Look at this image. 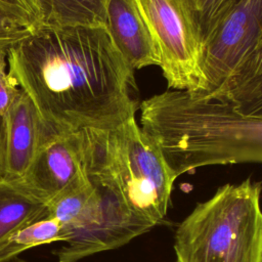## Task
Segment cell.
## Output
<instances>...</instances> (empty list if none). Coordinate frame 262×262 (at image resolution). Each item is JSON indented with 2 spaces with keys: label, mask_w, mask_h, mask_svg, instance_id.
<instances>
[{
  "label": "cell",
  "mask_w": 262,
  "mask_h": 262,
  "mask_svg": "<svg viewBox=\"0 0 262 262\" xmlns=\"http://www.w3.org/2000/svg\"><path fill=\"white\" fill-rule=\"evenodd\" d=\"M7 66L55 132L115 128L139 107L134 71L103 26H40L7 50Z\"/></svg>",
  "instance_id": "cell-1"
},
{
  "label": "cell",
  "mask_w": 262,
  "mask_h": 262,
  "mask_svg": "<svg viewBox=\"0 0 262 262\" xmlns=\"http://www.w3.org/2000/svg\"><path fill=\"white\" fill-rule=\"evenodd\" d=\"M139 110L141 132L175 178L205 166L262 161V114L176 89L152 95Z\"/></svg>",
  "instance_id": "cell-2"
},
{
  "label": "cell",
  "mask_w": 262,
  "mask_h": 262,
  "mask_svg": "<svg viewBox=\"0 0 262 262\" xmlns=\"http://www.w3.org/2000/svg\"><path fill=\"white\" fill-rule=\"evenodd\" d=\"M89 179L118 191L154 226L167 214L175 177L135 117L111 129H82Z\"/></svg>",
  "instance_id": "cell-3"
},
{
  "label": "cell",
  "mask_w": 262,
  "mask_h": 262,
  "mask_svg": "<svg viewBox=\"0 0 262 262\" xmlns=\"http://www.w3.org/2000/svg\"><path fill=\"white\" fill-rule=\"evenodd\" d=\"M260 194L248 178L196 204L175 231L176 262H262Z\"/></svg>",
  "instance_id": "cell-4"
},
{
  "label": "cell",
  "mask_w": 262,
  "mask_h": 262,
  "mask_svg": "<svg viewBox=\"0 0 262 262\" xmlns=\"http://www.w3.org/2000/svg\"><path fill=\"white\" fill-rule=\"evenodd\" d=\"M192 94L262 114V0H239L200 46Z\"/></svg>",
  "instance_id": "cell-5"
},
{
  "label": "cell",
  "mask_w": 262,
  "mask_h": 262,
  "mask_svg": "<svg viewBox=\"0 0 262 262\" xmlns=\"http://www.w3.org/2000/svg\"><path fill=\"white\" fill-rule=\"evenodd\" d=\"M157 45L160 68L168 86L194 92L201 76L198 67L200 46L178 0H135Z\"/></svg>",
  "instance_id": "cell-6"
},
{
  "label": "cell",
  "mask_w": 262,
  "mask_h": 262,
  "mask_svg": "<svg viewBox=\"0 0 262 262\" xmlns=\"http://www.w3.org/2000/svg\"><path fill=\"white\" fill-rule=\"evenodd\" d=\"M90 181L99 193L97 215L89 225L72 232L66 246L54 252L57 262H79L88 256L120 248L155 227L135 213L114 188Z\"/></svg>",
  "instance_id": "cell-7"
},
{
  "label": "cell",
  "mask_w": 262,
  "mask_h": 262,
  "mask_svg": "<svg viewBox=\"0 0 262 262\" xmlns=\"http://www.w3.org/2000/svg\"><path fill=\"white\" fill-rule=\"evenodd\" d=\"M84 174L83 130L55 132L48 129L29 169L18 181L31 195L46 204Z\"/></svg>",
  "instance_id": "cell-8"
},
{
  "label": "cell",
  "mask_w": 262,
  "mask_h": 262,
  "mask_svg": "<svg viewBox=\"0 0 262 262\" xmlns=\"http://www.w3.org/2000/svg\"><path fill=\"white\" fill-rule=\"evenodd\" d=\"M5 168L8 180H20L47 132L29 95L20 89L4 115Z\"/></svg>",
  "instance_id": "cell-9"
},
{
  "label": "cell",
  "mask_w": 262,
  "mask_h": 262,
  "mask_svg": "<svg viewBox=\"0 0 262 262\" xmlns=\"http://www.w3.org/2000/svg\"><path fill=\"white\" fill-rule=\"evenodd\" d=\"M104 27L114 45L133 71L160 66L157 45L135 0H107Z\"/></svg>",
  "instance_id": "cell-10"
},
{
  "label": "cell",
  "mask_w": 262,
  "mask_h": 262,
  "mask_svg": "<svg viewBox=\"0 0 262 262\" xmlns=\"http://www.w3.org/2000/svg\"><path fill=\"white\" fill-rule=\"evenodd\" d=\"M98 206V191L86 173L46 203V216L55 219L60 224L66 242L72 232L93 221Z\"/></svg>",
  "instance_id": "cell-11"
},
{
  "label": "cell",
  "mask_w": 262,
  "mask_h": 262,
  "mask_svg": "<svg viewBox=\"0 0 262 262\" xmlns=\"http://www.w3.org/2000/svg\"><path fill=\"white\" fill-rule=\"evenodd\" d=\"M46 216V204L31 195L19 181L0 180V242L26 223Z\"/></svg>",
  "instance_id": "cell-12"
},
{
  "label": "cell",
  "mask_w": 262,
  "mask_h": 262,
  "mask_svg": "<svg viewBox=\"0 0 262 262\" xmlns=\"http://www.w3.org/2000/svg\"><path fill=\"white\" fill-rule=\"evenodd\" d=\"M41 26H103L107 0H35Z\"/></svg>",
  "instance_id": "cell-13"
},
{
  "label": "cell",
  "mask_w": 262,
  "mask_h": 262,
  "mask_svg": "<svg viewBox=\"0 0 262 262\" xmlns=\"http://www.w3.org/2000/svg\"><path fill=\"white\" fill-rule=\"evenodd\" d=\"M64 242L60 224L44 216L18 227L0 242V262H8L20 253L53 242Z\"/></svg>",
  "instance_id": "cell-14"
},
{
  "label": "cell",
  "mask_w": 262,
  "mask_h": 262,
  "mask_svg": "<svg viewBox=\"0 0 262 262\" xmlns=\"http://www.w3.org/2000/svg\"><path fill=\"white\" fill-rule=\"evenodd\" d=\"M194 32L199 46L226 12L239 0H178Z\"/></svg>",
  "instance_id": "cell-15"
},
{
  "label": "cell",
  "mask_w": 262,
  "mask_h": 262,
  "mask_svg": "<svg viewBox=\"0 0 262 262\" xmlns=\"http://www.w3.org/2000/svg\"><path fill=\"white\" fill-rule=\"evenodd\" d=\"M35 29L28 20L0 8V50H8Z\"/></svg>",
  "instance_id": "cell-16"
},
{
  "label": "cell",
  "mask_w": 262,
  "mask_h": 262,
  "mask_svg": "<svg viewBox=\"0 0 262 262\" xmlns=\"http://www.w3.org/2000/svg\"><path fill=\"white\" fill-rule=\"evenodd\" d=\"M7 51L0 50V117L5 113L20 92V88L8 73Z\"/></svg>",
  "instance_id": "cell-17"
},
{
  "label": "cell",
  "mask_w": 262,
  "mask_h": 262,
  "mask_svg": "<svg viewBox=\"0 0 262 262\" xmlns=\"http://www.w3.org/2000/svg\"><path fill=\"white\" fill-rule=\"evenodd\" d=\"M0 8L28 20L36 28L41 26V15L35 0H0Z\"/></svg>",
  "instance_id": "cell-18"
},
{
  "label": "cell",
  "mask_w": 262,
  "mask_h": 262,
  "mask_svg": "<svg viewBox=\"0 0 262 262\" xmlns=\"http://www.w3.org/2000/svg\"><path fill=\"white\" fill-rule=\"evenodd\" d=\"M5 122L4 117H0V180L5 179Z\"/></svg>",
  "instance_id": "cell-19"
},
{
  "label": "cell",
  "mask_w": 262,
  "mask_h": 262,
  "mask_svg": "<svg viewBox=\"0 0 262 262\" xmlns=\"http://www.w3.org/2000/svg\"><path fill=\"white\" fill-rule=\"evenodd\" d=\"M8 262H26V261L23 260V259H20V258H18V257H15V258H13L12 260H10V261H8Z\"/></svg>",
  "instance_id": "cell-20"
}]
</instances>
